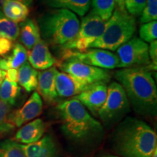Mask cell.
Returning <instances> with one entry per match:
<instances>
[{"label": "cell", "mask_w": 157, "mask_h": 157, "mask_svg": "<svg viewBox=\"0 0 157 157\" xmlns=\"http://www.w3.org/2000/svg\"><path fill=\"white\" fill-rule=\"evenodd\" d=\"M157 136L148 124L127 117L116 128L113 150L120 157H151L156 148Z\"/></svg>", "instance_id": "obj_1"}, {"label": "cell", "mask_w": 157, "mask_h": 157, "mask_svg": "<svg viewBox=\"0 0 157 157\" xmlns=\"http://www.w3.org/2000/svg\"><path fill=\"white\" fill-rule=\"evenodd\" d=\"M115 78L122 86L135 112L146 117L156 115L157 88L148 68H122L116 72Z\"/></svg>", "instance_id": "obj_2"}, {"label": "cell", "mask_w": 157, "mask_h": 157, "mask_svg": "<svg viewBox=\"0 0 157 157\" xmlns=\"http://www.w3.org/2000/svg\"><path fill=\"white\" fill-rule=\"evenodd\" d=\"M57 109L61 119V130L68 140L87 144L102 139L104 131L101 123L77 99L73 98L63 102Z\"/></svg>", "instance_id": "obj_3"}, {"label": "cell", "mask_w": 157, "mask_h": 157, "mask_svg": "<svg viewBox=\"0 0 157 157\" xmlns=\"http://www.w3.org/2000/svg\"><path fill=\"white\" fill-rule=\"evenodd\" d=\"M80 22L73 12L54 9L39 17L38 26L41 38L47 44L63 45L77 34Z\"/></svg>", "instance_id": "obj_4"}, {"label": "cell", "mask_w": 157, "mask_h": 157, "mask_svg": "<svg viewBox=\"0 0 157 157\" xmlns=\"http://www.w3.org/2000/svg\"><path fill=\"white\" fill-rule=\"evenodd\" d=\"M136 30L135 17L127 12L116 8L107 21L103 34L90 48L116 51L119 47L129 40Z\"/></svg>", "instance_id": "obj_5"}, {"label": "cell", "mask_w": 157, "mask_h": 157, "mask_svg": "<svg viewBox=\"0 0 157 157\" xmlns=\"http://www.w3.org/2000/svg\"><path fill=\"white\" fill-rule=\"evenodd\" d=\"M107 21H104L93 12L82 20L76 36L62 45L63 50L84 52L103 34Z\"/></svg>", "instance_id": "obj_6"}, {"label": "cell", "mask_w": 157, "mask_h": 157, "mask_svg": "<svg viewBox=\"0 0 157 157\" xmlns=\"http://www.w3.org/2000/svg\"><path fill=\"white\" fill-rule=\"evenodd\" d=\"M129 111L130 104L122 86L117 82L110 84L106 100L98 111V117L108 126L120 121Z\"/></svg>", "instance_id": "obj_7"}, {"label": "cell", "mask_w": 157, "mask_h": 157, "mask_svg": "<svg viewBox=\"0 0 157 157\" xmlns=\"http://www.w3.org/2000/svg\"><path fill=\"white\" fill-rule=\"evenodd\" d=\"M119 58V68H137L151 63L148 53V45L137 37H132L119 47L117 50Z\"/></svg>", "instance_id": "obj_8"}, {"label": "cell", "mask_w": 157, "mask_h": 157, "mask_svg": "<svg viewBox=\"0 0 157 157\" xmlns=\"http://www.w3.org/2000/svg\"><path fill=\"white\" fill-rule=\"evenodd\" d=\"M56 64L63 72L89 85L100 82L107 83L111 79L109 71L89 66L76 60H60L57 61Z\"/></svg>", "instance_id": "obj_9"}, {"label": "cell", "mask_w": 157, "mask_h": 157, "mask_svg": "<svg viewBox=\"0 0 157 157\" xmlns=\"http://www.w3.org/2000/svg\"><path fill=\"white\" fill-rule=\"evenodd\" d=\"M63 60H76L84 64L103 69L119 68V60L117 56L112 52L103 49H87L84 52L63 50Z\"/></svg>", "instance_id": "obj_10"}, {"label": "cell", "mask_w": 157, "mask_h": 157, "mask_svg": "<svg viewBox=\"0 0 157 157\" xmlns=\"http://www.w3.org/2000/svg\"><path fill=\"white\" fill-rule=\"evenodd\" d=\"M108 95L107 83L103 82L93 84L74 98L87 109L95 117L103 106Z\"/></svg>", "instance_id": "obj_11"}, {"label": "cell", "mask_w": 157, "mask_h": 157, "mask_svg": "<svg viewBox=\"0 0 157 157\" xmlns=\"http://www.w3.org/2000/svg\"><path fill=\"white\" fill-rule=\"evenodd\" d=\"M43 102L37 92H34L21 109L10 113V121L15 127H21L42 113Z\"/></svg>", "instance_id": "obj_12"}, {"label": "cell", "mask_w": 157, "mask_h": 157, "mask_svg": "<svg viewBox=\"0 0 157 157\" xmlns=\"http://www.w3.org/2000/svg\"><path fill=\"white\" fill-rule=\"evenodd\" d=\"M55 81L57 94L61 98L76 97L90 86L70 74L58 71L56 73Z\"/></svg>", "instance_id": "obj_13"}, {"label": "cell", "mask_w": 157, "mask_h": 157, "mask_svg": "<svg viewBox=\"0 0 157 157\" xmlns=\"http://www.w3.org/2000/svg\"><path fill=\"white\" fill-rule=\"evenodd\" d=\"M28 59L34 69L41 71L52 67L58 61L49 50L48 44L42 39L28 52Z\"/></svg>", "instance_id": "obj_14"}, {"label": "cell", "mask_w": 157, "mask_h": 157, "mask_svg": "<svg viewBox=\"0 0 157 157\" xmlns=\"http://www.w3.org/2000/svg\"><path fill=\"white\" fill-rule=\"evenodd\" d=\"M26 157H58V149L54 138L50 135L31 144H21Z\"/></svg>", "instance_id": "obj_15"}, {"label": "cell", "mask_w": 157, "mask_h": 157, "mask_svg": "<svg viewBox=\"0 0 157 157\" xmlns=\"http://www.w3.org/2000/svg\"><path fill=\"white\" fill-rule=\"evenodd\" d=\"M57 68L52 66L38 72V85L36 89L40 97L48 103H52L58 98L56 88V75Z\"/></svg>", "instance_id": "obj_16"}, {"label": "cell", "mask_w": 157, "mask_h": 157, "mask_svg": "<svg viewBox=\"0 0 157 157\" xmlns=\"http://www.w3.org/2000/svg\"><path fill=\"white\" fill-rule=\"evenodd\" d=\"M45 128V124L42 119H34L21 127L17 131L15 136V141L23 145L37 142L44 135Z\"/></svg>", "instance_id": "obj_17"}, {"label": "cell", "mask_w": 157, "mask_h": 157, "mask_svg": "<svg viewBox=\"0 0 157 157\" xmlns=\"http://www.w3.org/2000/svg\"><path fill=\"white\" fill-rule=\"evenodd\" d=\"M44 5L56 9H66L80 16L89 11L91 0H43Z\"/></svg>", "instance_id": "obj_18"}, {"label": "cell", "mask_w": 157, "mask_h": 157, "mask_svg": "<svg viewBox=\"0 0 157 157\" xmlns=\"http://www.w3.org/2000/svg\"><path fill=\"white\" fill-rule=\"evenodd\" d=\"M19 35L23 45L28 50H31L42 39L38 24L34 20L31 18H27L21 23Z\"/></svg>", "instance_id": "obj_19"}, {"label": "cell", "mask_w": 157, "mask_h": 157, "mask_svg": "<svg viewBox=\"0 0 157 157\" xmlns=\"http://www.w3.org/2000/svg\"><path fill=\"white\" fill-rule=\"evenodd\" d=\"M2 11L5 17L16 23L25 21L30 12L28 6L17 0H7L3 5Z\"/></svg>", "instance_id": "obj_20"}, {"label": "cell", "mask_w": 157, "mask_h": 157, "mask_svg": "<svg viewBox=\"0 0 157 157\" xmlns=\"http://www.w3.org/2000/svg\"><path fill=\"white\" fill-rule=\"evenodd\" d=\"M28 59V51L23 44L17 43L14 45L12 53L6 58L0 59V69L7 71L9 68H18Z\"/></svg>", "instance_id": "obj_21"}, {"label": "cell", "mask_w": 157, "mask_h": 157, "mask_svg": "<svg viewBox=\"0 0 157 157\" xmlns=\"http://www.w3.org/2000/svg\"><path fill=\"white\" fill-rule=\"evenodd\" d=\"M17 82L27 93H31L37 88L38 71L29 63L25 62L18 70Z\"/></svg>", "instance_id": "obj_22"}, {"label": "cell", "mask_w": 157, "mask_h": 157, "mask_svg": "<svg viewBox=\"0 0 157 157\" xmlns=\"http://www.w3.org/2000/svg\"><path fill=\"white\" fill-rule=\"evenodd\" d=\"M21 87L17 82L5 78L0 86V100L9 105H15L21 94Z\"/></svg>", "instance_id": "obj_23"}, {"label": "cell", "mask_w": 157, "mask_h": 157, "mask_svg": "<svg viewBox=\"0 0 157 157\" xmlns=\"http://www.w3.org/2000/svg\"><path fill=\"white\" fill-rule=\"evenodd\" d=\"M117 0H92V11L104 21H108L116 7Z\"/></svg>", "instance_id": "obj_24"}, {"label": "cell", "mask_w": 157, "mask_h": 157, "mask_svg": "<svg viewBox=\"0 0 157 157\" xmlns=\"http://www.w3.org/2000/svg\"><path fill=\"white\" fill-rule=\"evenodd\" d=\"M20 34V28L17 23L5 16L0 11V37H5L12 41L17 39Z\"/></svg>", "instance_id": "obj_25"}, {"label": "cell", "mask_w": 157, "mask_h": 157, "mask_svg": "<svg viewBox=\"0 0 157 157\" xmlns=\"http://www.w3.org/2000/svg\"><path fill=\"white\" fill-rule=\"evenodd\" d=\"M0 157H26L21 144L7 140L0 143Z\"/></svg>", "instance_id": "obj_26"}, {"label": "cell", "mask_w": 157, "mask_h": 157, "mask_svg": "<svg viewBox=\"0 0 157 157\" xmlns=\"http://www.w3.org/2000/svg\"><path fill=\"white\" fill-rule=\"evenodd\" d=\"M10 105L0 100V135L10 132L15 128L10 121Z\"/></svg>", "instance_id": "obj_27"}, {"label": "cell", "mask_w": 157, "mask_h": 157, "mask_svg": "<svg viewBox=\"0 0 157 157\" xmlns=\"http://www.w3.org/2000/svg\"><path fill=\"white\" fill-rule=\"evenodd\" d=\"M140 39L145 42H152L157 38V21L143 23L139 31Z\"/></svg>", "instance_id": "obj_28"}, {"label": "cell", "mask_w": 157, "mask_h": 157, "mask_svg": "<svg viewBox=\"0 0 157 157\" xmlns=\"http://www.w3.org/2000/svg\"><path fill=\"white\" fill-rule=\"evenodd\" d=\"M157 19V0H147L146 5L140 15V21L143 23L151 22Z\"/></svg>", "instance_id": "obj_29"}, {"label": "cell", "mask_w": 157, "mask_h": 157, "mask_svg": "<svg viewBox=\"0 0 157 157\" xmlns=\"http://www.w3.org/2000/svg\"><path fill=\"white\" fill-rule=\"evenodd\" d=\"M147 0H125V9L133 17L140 16Z\"/></svg>", "instance_id": "obj_30"}, {"label": "cell", "mask_w": 157, "mask_h": 157, "mask_svg": "<svg viewBox=\"0 0 157 157\" xmlns=\"http://www.w3.org/2000/svg\"><path fill=\"white\" fill-rule=\"evenodd\" d=\"M148 53L150 60H151V63L148 66V69L156 71L157 69V42L156 40L150 43V46L148 47Z\"/></svg>", "instance_id": "obj_31"}, {"label": "cell", "mask_w": 157, "mask_h": 157, "mask_svg": "<svg viewBox=\"0 0 157 157\" xmlns=\"http://www.w3.org/2000/svg\"><path fill=\"white\" fill-rule=\"evenodd\" d=\"M13 41L5 37H0V56H7L13 50Z\"/></svg>", "instance_id": "obj_32"}, {"label": "cell", "mask_w": 157, "mask_h": 157, "mask_svg": "<svg viewBox=\"0 0 157 157\" xmlns=\"http://www.w3.org/2000/svg\"><path fill=\"white\" fill-rule=\"evenodd\" d=\"M7 80L10 82H17L18 78V71L15 68H9L8 70L5 71V77Z\"/></svg>", "instance_id": "obj_33"}, {"label": "cell", "mask_w": 157, "mask_h": 157, "mask_svg": "<svg viewBox=\"0 0 157 157\" xmlns=\"http://www.w3.org/2000/svg\"><path fill=\"white\" fill-rule=\"evenodd\" d=\"M116 5H117V9L119 10H126V9H125V0H117Z\"/></svg>", "instance_id": "obj_34"}, {"label": "cell", "mask_w": 157, "mask_h": 157, "mask_svg": "<svg viewBox=\"0 0 157 157\" xmlns=\"http://www.w3.org/2000/svg\"><path fill=\"white\" fill-rule=\"evenodd\" d=\"M5 71L0 69V82H1V83H2L3 80L5 79Z\"/></svg>", "instance_id": "obj_35"}, {"label": "cell", "mask_w": 157, "mask_h": 157, "mask_svg": "<svg viewBox=\"0 0 157 157\" xmlns=\"http://www.w3.org/2000/svg\"><path fill=\"white\" fill-rule=\"evenodd\" d=\"M17 1L21 2L23 3L24 5H27V6L29 5L31 2H32V0H17Z\"/></svg>", "instance_id": "obj_36"}, {"label": "cell", "mask_w": 157, "mask_h": 157, "mask_svg": "<svg viewBox=\"0 0 157 157\" xmlns=\"http://www.w3.org/2000/svg\"><path fill=\"white\" fill-rule=\"evenodd\" d=\"M97 157H120V156H115V155L106 154H101L100 155V156H98Z\"/></svg>", "instance_id": "obj_37"}, {"label": "cell", "mask_w": 157, "mask_h": 157, "mask_svg": "<svg viewBox=\"0 0 157 157\" xmlns=\"http://www.w3.org/2000/svg\"><path fill=\"white\" fill-rule=\"evenodd\" d=\"M6 1H7V0H0V10L2 9L4 4H5Z\"/></svg>", "instance_id": "obj_38"}, {"label": "cell", "mask_w": 157, "mask_h": 157, "mask_svg": "<svg viewBox=\"0 0 157 157\" xmlns=\"http://www.w3.org/2000/svg\"><path fill=\"white\" fill-rule=\"evenodd\" d=\"M151 157H157V148L155 149L154 153H153Z\"/></svg>", "instance_id": "obj_39"}, {"label": "cell", "mask_w": 157, "mask_h": 157, "mask_svg": "<svg viewBox=\"0 0 157 157\" xmlns=\"http://www.w3.org/2000/svg\"><path fill=\"white\" fill-rule=\"evenodd\" d=\"M1 84H2V83H1V82H0V86H1Z\"/></svg>", "instance_id": "obj_40"}]
</instances>
